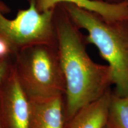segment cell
I'll use <instances>...</instances> for the list:
<instances>
[{
  "label": "cell",
  "mask_w": 128,
  "mask_h": 128,
  "mask_svg": "<svg viewBox=\"0 0 128 128\" xmlns=\"http://www.w3.org/2000/svg\"><path fill=\"white\" fill-rule=\"evenodd\" d=\"M7 71V62L6 57L0 58V84L4 79Z\"/></svg>",
  "instance_id": "10"
},
{
  "label": "cell",
  "mask_w": 128,
  "mask_h": 128,
  "mask_svg": "<svg viewBox=\"0 0 128 128\" xmlns=\"http://www.w3.org/2000/svg\"><path fill=\"white\" fill-rule=\"evenodd\" d=\"M28 98L16 72H14L8 80L1 100V128H28L30 102Z\"/></svg>",
  "instance_id": "5"
},
{
  "label": "cell",
  "mask_w": 128,
  "mask_h": 128,
  "mask_svg": "<svg viewBox=\"0 0 128 128\" xmlns=\"http://www.w3.org/2000/svg\"><path fill=\"white\" fill-rule=\"evenodd\" d=\"M28 2H29V1H30V0H28Z\"/></svg>",
  "instance_id": "15"
},
{
  "label": "cell",
  "mask_w": 128,
  "mask_h": 128,
  "mask_svg": "<svg viewBox=\"0 0 128 128\" xmlns=\"http://www.w3.org/2000/svg\"><path fill=\"white\" fill-rule=\"evenodd\" d=\"M90 1L108 3V4H119V3L124 2V0H90Z\"/></svg>",
  "instance_id": "11"
},
{
  "label": "cell",
  "mask_w": 128,
  "mask_h": 128,
  "mask_svg": "<svg viewBox=\"0 0 128 128\" xmlns=\"http://www.w3.org/2000/svg\"><path fill=\"white\" fill-rule=\"evenodd\" d=\"M104 128H112L111 127V126H110V124H108H108H107L106 125V126Z\"/></svg>",
  "instance_id": "13"
},
{
  "label": "cell",
  "mask_w": 128,
  "mask_h": 128,
  "mask_svg": "<svg viewBox=\"0 0 128 128\" xmlns=\"http://www.w3.org/2000/svg\"><path fill=\"white\" fill-rule=\"evenodd\" d=\"M64 3L76 5L97 12L108 20H128V7L124 2L108 4L90 0H35L36 8L40 12L54 8Z\"/></svg>",
  "instance_id": "8"
},
{
  "label": "cell",
  "mask_w": 128,
  "mask_h": 128,
  "mask_svg": "<svg viewBox=\"0 0 128 128\" xmlns=\"http://www.w3.org/2000/svg\"><path fill=\"white\" fill-rule=\"evenodd\" d=\"M111 90L80 108L65 122L63 128H104L108 122Z\"/></svg>",
  "instance_id": "7"
},
{
  "label": "cell",
  "mask_w": 128,
  "mask_h": 128,
  "mask_svg": "<svg viewBox=\"0 0 128 128\" xmlns=\"http://www.w3.org/2000/svg\"><path fill=\"white\" fill-rule=\"evenodd\" d=\"M0 128H1V126H0Z\"/></svg>",
  "instance_id": "16"
},
{
  "label": "cell",
  "mask_w": 128,
  "mask_h": 128,
  "mask_svg": "<svg viewBox=\"0 0 128 128\" xmlns=\"http://www.w3.org/2000/svg\"><path fill=\"white\" fill-rule=\"evenodd\" d=\"M0 9H1V10L2 11L4 14H7L10 12V8L7 6H6V4L3 2L2 1H1V0H0Z\"/></svg>",
  "instance_id": "12"
},
{
  "label": "cell",
  "mask_w": 128,
  "mask_h": 128,
  "mask_svg": "<svg viewBox=\"0 0 128 128\" xmlns=\"http://www.w3.org/2000/svg\"><path fill=\"white\" fill-rule=\"evenodd\" d=\"M124 2L126 3V5H127V6L128 7V0H124Z\"/></svg>",
  "instance_id": "14"
},
{
  "label": "cell",
  "mask_w": 128,
  "mask_h": 128,
  "mask_svg": "<svg viewBox=\"0 0 128 128\" xmlns=\"http://www.w3.org/2000/svg\"><path fill=\"white\" fill-rule=\"evenodd\" d=\"M57 50L65 82V122L80 108L103 96L113 85L112 69L94 62L86 36L60 4L55 8Z\"/></svg>",
  "instance_id": "1"
},
{
  "label": "cell",
  "mask_w": 128,
  "mask_h": 128,
  "mask_svg": "<svg viewBox=\"0 0 128 128\" xmlns=\"http://www.w3.org/2000/svg\"><path fill=\"white\" fill-rule=\"evenodd\" d=\"M18 54L16 74L28 98L44 100L65 94V82L57 46L37 45Z\"/></svg>",
  "instance_id": "3"
},
{
  "label": "cell",
  "mask_w": 128,
  "mask_h": 128,
  "mask_svg": "<svg viewBox=\"0 0 128 128\" xmlns=\"http://www.w3.org/2000/svg\"><path fill=\"white\" fill-rule=\"evenodd\" d=\"M108 123L112 128H128V95L122 96L112 92Z\"/></svg>",
  "instance_id": "9"
},
{
  "label": "cell",
  "mask_w": 128,
  "mask_h": 128,
  "mask_svg": "<svg viewBox=\"0 0 128 128\" xmlns=\"http://www.w3.org/2000/svg\"><path fill=\"white\" fill-rule=\"evenodd\" d=\"M63 96L44 100L29 99L28 128H63L65 122V104Z\"/></svg>",
  "instance_id": "6"
},
{
  "label": "cell",
  "mask_w": 128,
  "mask_h": 128,
  "mask_svg": "<svg viewBox=\"0 0 128 128\" xmlns=\"http://www.w3.org/2000/svg\"><path fill=\"white\" fill-rule=\"evenodd\" d=\"M55 8L40 12L35 0H30L28 8L19 10L12 20L0 9V39L17 54L37 45L57 46Z\"/></svg>",
  "instance_id": "4"
},
{
  "label": "cell",
  "mask_w": 128,
  "mask_h": 128,
  "mask_svg": "<svg viewBox=\"0 0 128 128\" xmlns=\"http://www.w3.org/2000/svg\"><path fill=\"white\" fill-rule=\"evenodd\" d=\"M74 23L87 32L86 40L98 49L112 69L114 92L128 95V20H108L97 12L64 3Z\"/></svg>",
  "instance_id": "2"
}]
</instances>
